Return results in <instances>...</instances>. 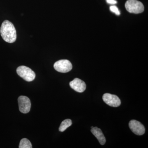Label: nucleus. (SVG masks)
<instances>
[{"label": "nucleus", "mask_w": 148, "mask_h": 148, "mask_svg": "<svg viewBox=\"0 0 148 148\" xmlns=\"http://www.w3.org/2000/svg\"><path fill=\"white\" fill-rule=\"evenodd\" d=\"M0 32L3 39L6 42L12 43L16 41V29L12 23L8 20H5L3 22Z\"/></svg>", "instance_id": "obj_1"}, {"label": "nucleus", "mask_w": 148, "mask_h": 148, "mask_svg": "<svg viewBox=\"0 0 148 148\" xmlns=\"http://www.w3.org/2000/svg\"><path fill=\"white\" fill-rule=\"evenodd\" d=\"M126 10L130 13L139 14L144 11V5L137 0H128L125 3Z\"/></svg>", "instance_id": "obj_2"}, {"label": "nucleus", "mask_w": 148, "mask_h": 148, "mask_svg": "<svg viewBox=\"0 0 148 148\" xmlns=\"http://www.w3.org/2000/svg\"><path fill=\"white\" fill-rule=\"evenodd\" d=\"M16 73L19 76L26 81L32 82L36 77L35 72L27 66H19L16 69Z\"/></svg>", "instance_id": "obj_3"}, {"label": "nucleus", "mask_w": 148, "mask_h": 148, "mask_svg": "<svg viewBox=\"0 0 148 148\" xmlns=\"http://www.w3.org/2000/svg\"><path fill=\"white\" fill-rule=\"evenodd\" d=\"M53 67L57 71L61 73H66L72 70L73 66L69 60L64 59L55 62Z\"/></svg>", "instance_id": "obj_4"}, {"label": "nucleus", "mask_w": 148, "mask_h": 148, "mask_svg": "<svg viewBox=\"0 0 148 148\" xmlns=\"http://www.w3.org/2000/svg\"><path fill=\"white\" fill-rule=\"evenodd\" d=\"M19 110L24 114L29 113L31 108V103L30 99L25 96H20L18 98Z\"/></svg>", "instance_id": "obj_5"}, {"label": "nucleus", "mask_w": 148, "mask_h": 148, "mask_svg": "<svg viewBox=\"0 0 148 148\" xmlns=\"http://www.w3.org/2000/svg\"><path fill=\"white\" fill-rule=\"evenodd\" d=\"M103 101L107 105L112 107H118L121 104L120 99L116 95L106 93L103 95Z\"/></svg>", "instance_id": "obj_6"}, {"label": "nucleus", "mask_w": 148, "mask_h": 148, "mask_svg": "<svg viewBox=\"0 0 148 148\" xmlns=\"http://www.w3.org/2000/svg\"><path fill=\"white\" fill-rule=\"evenodd\" d=\"M130 128L135 135H144L145 132V128L143 125L140 122L135 120H132L129 123Z\"/></svg>", "instance_id": "obj_7"}, {"label": "nucleus", "mask_w": 148, "mask_h": 148, "mask_svg": "<svg viewBox=\"0 0 148 148\" xmlns=\"http://www.w3.org/2000/svg\"><path fill=\"white\" fill-rule=\"evenodd\" d=\"M70 86L72 88L77 92H82L86 88L85 83L79 79L75 78L70 83Z\"/></svg>", "instance_id": "obj_8"}, {"label": "nucleus", "mask_w": 148, "mask_h": 148, "mask_svg": "<svg viewBox=\"0 0 148 148\" xmlns=\"http://www.w3.org/2000/svg\"><path fill=\"white\" fill-rule=\"evenodd\" d=\"M92 134L97 138L101 145H104L106 143V139L101 129L98 127H93L91 128Z\"/></svg>", "instance_id": "obj_9"}, {"label": "nucleus", "mask_w": 148, "mask_h": 148, "mask_svg": "<svg viewBox=\"0 0 148 148\" xmlns=\"http://www.w3.org/2000/svg\"><path fill=\"white\" fill-rule=\"evenodd\" d=\"M72 124V121L70 119L65 120L62 122L61 125L59 127V130L60 132H64L67 128L71 126Z\"/></svg>", "instance_id": "obj_10"}, {"label": "nucleus", "mask_w": 148, "mask_h": 148, "mask_svg": "<svg viewBox=\"0 0 148 148\" xmlns=\"http://www.w3.org/2000/svg\"><path fill=\"white\" fill-rule=\"evenodd\" d=\"M19 148H32V143L27 138H23L20 141L19 143Z\"/></svg>", "instance_id": "obj_11"}, {"label": "nucleus", "mask_w": 148, "mask_h": 148, "mask_svg": "<svg viewBox=\"0 0 148 148\" xmlns=\"http://www.w3.org/2000/svg\"><path fill=\"white\" fill-rule=\"evenodd\" d=\"M110 10L111 12H114L117 15H119L120 14L119 10L115 5H112L110 7Z\"/></svg>", "instance_id": "obj_12"}, {"label": "nucleus", "mask_w": 148, "mask_h": 148, "mask_svg": "<svg viewBox=\"0 0 148 148\" xmlns=\"http://www.w3.org/2000/svg\"><path fill=\"white\" fill-rule=\"evenodd\" d=\"M106 1L108 3L112 5L116 4L117 3L116 0H106Z\"/></svg>", "instance_id": "obj_13"}, {"label": "nucleus", "mask_w": 148, "mask_h": 148, "mask_svg": "<svg viewBox=\"0 0 148 148\" xmlns=\"http://www.w3.org/2000/svg\"><path fill=\"white\" fill-rule=\"evenodd\" d=\"M93 127V126H91V128H92V127Z\"/></svg>", "instance_id": "obj_14"}]
</instances>
